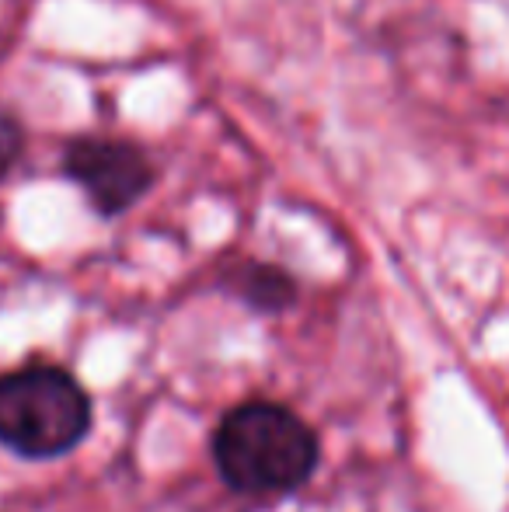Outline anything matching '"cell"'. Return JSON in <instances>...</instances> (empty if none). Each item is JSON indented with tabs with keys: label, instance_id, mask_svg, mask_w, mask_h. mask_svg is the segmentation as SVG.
Here are the masks:
<instances>
[{
	"label": "cell",
	"instance_id": "cell-3",
	"mask_svg": "<svg viewBox=\"0 0 509 512\" xmlns=\"http://www.w3.org/2000/svg\"><path fill=\"white\" fill-rule=\"evenodd\" d=\"M63 175L88 196L105 220L129 213L157 185V161L129 136L88 133L63 150Z\"/></svg>",
	"mask_w": 509,
	"mask_h": 512
},
{
	"label": "cell",
	"instance_id": "cell-5",
	"mask_svg": "<svg viewBox=\"0 0 509 512\" xmlns=\"http://www.w3.org/2000/svg\"><path fill=\"white\" fill-rule=\"evenodd\" d=\"M21 154H25V129L11 108L0 105V182L18 168Z\"/></svg>",
	"mask_w": 509,
	"mask_h": 512
},
{
	"label": "cell",
	"instance_id": "cell-4",
	"mask_svg": "<svg viewBox=\"0 0 509 512\" xmlns=\"http://www.w3.org/2000/svg\"><path fill=\"white\" fill-rule=\"evenodd\" d=\"M220 283L252 310L262 314H279V310L297 304V279L283 265L258 262V258H241L224 272Z\"/></svg>",
	"mask_w": 509,
	"mask_h": 512
},
{
	"label": "cell",
	"instance_id": "cell-2",
	"mask_svg": "<svg viewBox=\"0 0 509 512\" xmlns=\"http://www.w3.org/2000/svg\"><path fill=\"white\" fill-rule=\"evenodd\" d=\"M91 429V398L56 363H25L0 373V446L25 460H53L81 446Z\"/></svg>",
	"mask_w": 509,
	"mask_h": 512
},
{
	"label": "cell",
	"instance_id": "cell-1",
	"mask_svg": "<svg viewBox=\"0 0 509 512\" xmlns=\"http://www.w3.org/2000/svg\"><path fill=\"white\" fill-rule=\"evenodd\" d=\"M213 460L234 492L283 495L311 478L318 439L290 408L248 401L224 415L213 436Z\"/></svg>",
	"mask_w": 509,
	"mask_h": 512
}]
</instances>
